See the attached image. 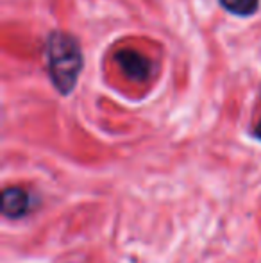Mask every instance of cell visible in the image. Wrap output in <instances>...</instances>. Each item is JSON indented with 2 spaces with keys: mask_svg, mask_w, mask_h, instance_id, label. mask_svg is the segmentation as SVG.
<instances>
[{
  "mask_svg": "<svg viewBox=\"0 0 261 263\" xmlns=\"http://www.w3.org/2000/svg\"><path fill=\"white\" fill-rule=\"evenodd\" d=\"M47 73L54 88L63 97L70 95L77 86L84 68V55L79 40L66 31H52L43 45Z\"/></svg>",
  "mask_w": 261,
  "mask_h": 263,
  "instance_id": "obj_1",
  "label": "cell"
},
{
  "mask_svg": "<svg viewBox=\"0 0 261 263\" xmlns=\"http://www.w3.org/2000/svg\"><path fill=\"white\" fill-rule=\"evenodd\" d=\"M252 133H254V136L261 142V120L258 122V124H256V127H254V131H252Z\"/></svg>",
  "mask_w": 261,
  "mask_h": 263,
  "instance_id": "obj_5",
  "label": "cell"
},
{
  "mask_svg": "<svg viewBox=\"0 0 261 263\" xmlns=\"http://www.w3.org/2000/svg\"><path fill=\"white\" fill-rule=\"evenodd\" d=\"M218 4L234 16L247 18L258 13L259 0H218Z\"/></svg>",
  "mask_w": 261,
  "mask_h": 263,
  "instance_id": "obj_4",
  "label": "cell"
},
{
  "mask_svg": "<svg viewBox=\"0 0 261 263\" xmlns=\"http://www.w3.org/2000/svg\"><path fill=\"white\" fill-rule=\"evenodd\" d=\"M31 195L18 186H7L2 192V215L6 218H22L31 211Z\"/></svg>",
  "mask_w": 261,
  "mask_h": 263,
  "instance_id": "obj_3",
  "label": "cell"
},
{
  "mask_svg": "<svg viewBox=\"0 0 261 263\" xmlns=\"http://www.w3.org/2000/svg\"><path fill=\"white\" fill-rule=\"evenodd\" d=\"M115 61L122 73L132 83H147L154 76V63L145 54L134 49H124L115 54Z\"/></svg>",
  "mask_w": 261,
  "mask_h": 263,
  "instance_id": "obj_2",
  "label": "cell"
}]
</instances>
